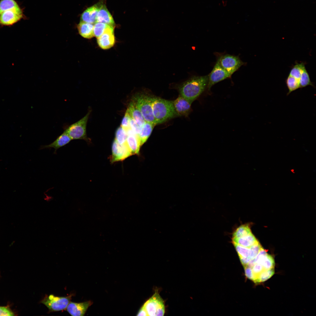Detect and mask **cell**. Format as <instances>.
Returning <instances> with one entry per match:
<instances>
[{"mask_svg":"<svg viewBox=\"0 0 316 316\" xmlns=\"http://www.w3.org/2000/svg\"><path fill=\"white\" fill-rule=\"evenodd\" d=\"M208 81V75L191 77L178 85L180 95L192 104L207 89Z\"/></svg>","mask_w":316,"mask_h":316,"instance_id":"obj_1","label":"cell"},{"mask_svg":"<svg viewBox=\"0 0 316 316\" xmlns=\"http://www.w3.org/2000/svg\"><path fill=\"white\" fill-rule=\"evenodd\" d=\"M23 17V11L15 0L0 1V25H11Z\"/></svg>","mask_w":316,"mask_h":316,"instance_id":"obj_2","label":"cell"},{"mask_svg":"<svg viewBox=\"0 0 316 316\" xmlns=\"http://www.w3.org/2000/svg\"><path fill=\"white\" fill-rule=\"evenodd\" d=\"M152 106L156 124L163 123L177 115L172 101L153 96Z\"/></svg>","mask_w":316,"mask_h":316,"instance_id":"obj_3","label":"cell"},{"mask_svg":"<svg viewBox=\"0 0 316 316\" xmlns=\"http://www.w3.org/2000/svg\"><path fill=\"white\" fill-rule=\"evenodd\" d=\"M153 97L145 92H139L132 96L131 101L140 110L145 122L156 125L152 109Z\"/></svg>","mask_w":316,"mask_h":316,"instance_id":"obj_4","label":"cell"},{"mask_svg":"<svg viewBox=\"0 0 316 316\" xmlns=\"http://www.w3.org/2000/svg\"><path fill=\"white\" fill-rule=\"evenodd\" d=\"M91 111L89 108L86 115L80 120L71 125H65L64 126V130L67 133L72 140H83L88 144L91 143V140L87 135L86 127Z\"/></svg>","mask_w":316,"mask_h":316,"instance_id":"obj_5","label":"cell"},{"mask_svg":"<svg viewBox=\"0 0 316 316\" xmlns=\"http://www.w3.org/2000/svg\"><path fill=\"white\" fill-rule=\"evenodd\" d=\"M233 244L249 248L258 241L247 226L242 225L233 232L232 238Z\"/></svg>","mask_w":316,"mask_h":316,"instance_id":"obj_6","label":"cell"},{"mask_svg":"<svg viewBox=\"0 0 316 316\" xmlns=\"http://www.w3.org/2000/svg\"><path fill=\"white\" fill-rule=\"evenodd\" d=\"M72 295L67 296H58L53 294L46 295L40 303L45 305L49 312L64 310L71 301Z\"/></svg>","mask_w":316,"mask_h":316,"instance_id":"obj_7","label":"cell"},{"mask_svg":"<svg viewBox=\"0 0 316 316\" xmlns=\"http://www.w3.org/2000/svg\"><path fill=\"white\" fill-rule=\"evenodd\" d=\"M148 316H163L165 313L164 301L156 290L153 295L143 305Z\"/></svg>","mask_w":316,"mask_h":316,"instance_id":"obj_8","label":"cell"},{"mask_svg":"<svg viewBox=\"0 0 316 316\" xmlns=\"http://www.w3.org/2000/svg\"><path fill=\"white\" fill-rule=\"evenodd\" d=\"M217 59L221 66L231 76L245 63L238 56L228 54H220Z\"/></svg>","mask_w":316,"mask_h":316,"instance_id":"obj_9","label":"cell"},{"mask_svg":"<svg viewBox=\"0 0 316 316\" xmlns=\"http://www.w3.org/2000/svg\"><path fill=\"white\" fill-rule=\"evenodd\" d=\"M231 76L220 65L217 59L212 71L208 75V81L207 89V92H210L212 87L215 84Z\"/></svg>","mask_w":316,"mask_h":316,"instance_id":"obj_10","label":"cell"},{"mask_svg":"<svg viewBox=\"0 0 316 316\" xmlns=\"http://www.w3.org/2000/svg\"><path fill=\"white\" fill-rule=\"evenodd\" d=\"M112 154L109 157L112 163L123 160L132 155L126 143L121 145L114 139L111 147Z\"/></svg>","mask_w":316,"mask_h":316,"instance_id":"obj_11","label":"cell"},{"mask_svg":"<svg viewBox=\"0 0 316 316\" xmlns=\"http://www.w3.org/2000/svg\"><path fill=\"white\" fill-rule=\"evenodd\" d=\"M114 27L108 25L103 33L97 38V44L101 49H107L114 45L115 42L114 33Z\"/></svg>","mask_w":316,"mask_h":316,"instance_id":"obj_12","label":"cell"},{"mask_svg":"<svg viewBox=\"0 0 316 316\" xmlns=\"http://www.w3.org/2000/svg\"><path fill=\"white\" fill-rule=\"evenodd\" d=\"M92 304V302L90 300L79 303L70 301L66 310L72 316H84L88 307Z\"/></svg>","mask_w":316,"mask_h":316,"instance_id":"obj_13","label":"cell"},{"mask_svg":"<svg viewBox=\"0 0 316 316\" xmlns=\"http://www.w3.org/2000/svg\"><path fill=\"white\" fill-rule=\"evenodd\" d=\"M72 140L67 133L64 130L63 132L53 142L49 145L41 146L40 149L53 148L54 149V153L56 154L57 151L59 149L68 144Z\"/></svg>","mask_w":316,"mask_h":316,"instance_id":"obj_14","label":"cell"},{"mask_svg":"<svg viewBox=\"0 0 316 316\" xmlns=\"http://www.w3.org/2000/svg\"><path fill=\"white\" fill-rule=\"evenodd\" d=\"M177 115L187 116L191 109V104L188 101L180 95L172 101Z\"/></svg>","mask_w":316,"mask_h":316,"instance_id":"obj_15","label":"cell"},{"mask_svg":"<svg viewBox=\"0 0 316 316\" xmlns=\"http://www.w3.org/2000/svg\"><path fill=\"white\" fill-rule=\"evenodd\" d=\"M126 144L132 155L138 154L141 147L138 136L130 128L127 131Z\"/></svg>","mask_w":316,"mask_h":316,"instance_id":"obj_16","label":"cell"},{"mask_svg":"<svg viewBox=\"0 0 316 316\" xmlns=\"http://www.w3.org/2000/svg\"><path fill=\"white\" fill-rule=\"evenodd\" d=\"M102 4L100 2L86 9L82 14L81 21L93 24L96 23L97 15Z\"/></svg>","mask_w":316,"mask_h":316,"instance_id":"obj_17","label":"cell"},{"mask_svg":"<svg viewBox=\"0 0 316 316\" xmlns=\"http://www.w3.org/2000/svg\"><path fill=\"white\" fill-rule=\"evenodd\" d=\"M96 22L106 24L114 27L115 23L113 18L104 4H102L98 12Z\"/></svg>","mask_w":316,"mask_h":316,"instance_id":"obj_18","label":"cell"},{"mask_svg":"<svg viewBox=\"0 0 316 316\" xmlns=\"http://www.w3.org/2000/svg\"><path fill=\"white\" fill-rule=\"evenodd\" d=\"M126 111L130 117L140 126H142L145 122L141 112L132 102H130Z\"/></svg>","mask_w":316,"mask_h":316,"instance_id":"obj_19","label":"cell"},{"mask_svg":"<svg viewBox=\"0 0 316 316\" xmlns=\"http://www.w3.org/2000/svg\"><path fill=\"white\" fill-rule=\"evenodd\" d=\"M94 25L81 21L78 25L77 28L80 35L84 38L90 39L94 36Z\"/></svg>","mask_w":316,"mask_h":316,"instance_id":"obj_20","label":"cell"},{"mask_svg":"<svg viewBox=\"0 0 316 316\" xmlns=\"http://www.w3.org/2000/svg\"><path fill=\"white\" fill-rule=\"evenodd\" d=\"M155 125L154 124L145 122L142 126L140 133L138 135L141 146L146 141Z\"/></svg>","mask_w":316,"mask_h":316,"instance_id":"obj_21","label":"cell"},{"mask_svg":"<svg viewBox=\"0 0 316 316\" xmlns=\"http://www.w3.org/2000/svg\"><path fill=\"white\" fill-rule=\"evenodd\" d=\"M285 83L288 90L287 95H288L292 92L300 88L298 80L289 75L286 78Z\"/></svg>","mask_w":316,"mask_h":316,"instance_id":"obj_22","label":"cell"},{"mask_svg":"<svg viewBox=\"0 0 316 316\" xmlns=\"http://www.w3.org/2000/svg\"><path fill=\"white\" fill-rule=\"evenodd\" d=\"M305 63L303 62L299 63L296 61L295 65L291 68L289 75L294 77L299 80L303 70L305 68Z\"/></svg>","mask_w":316,"mask_h":316,"instance_id":"obj_23","label":"cell"},{"mask_svg":"<svg viewBox=\"0 0 316 316\" xmlns=\"http://www.w3.org/2000/svg\"><path fill=\"white\" fill-rule=\"evenodd\" d=\"M300 88L310 85L315 87L314 83L311 82L309 74L306 68L303 70L299 80Z\"/></svg>","mask_w":316,"mask_h":316,"instance_id":"obj_24","label":"cell"},{"mask_svg":"<svg viewBox=\"0 0 316 316\" xmlns=\"http://www.w3.org/2000/svg\"><path fill=\"white\" fill-rule=\"evenodd\" d=\"M127 136V131L120 126L116 131L114 139L120 144H124L126 143Z\"/></svg>","mask_w":316,"mask_h":316,"instance_id":"obj_25","label":"cell"},{"mask_svg":"<svg viewBox=\"0 0 316 316\" xmlns=\"http://www.w3.org/2000/svg\"><path fill=\"white\" fill-rule=\"evenodd\" d=\"M239 257H250L252 253L250 247H245L233 244Z\"/></svg>","mask_w":316,"mask_h":316,"instance_id":"obj_26","label":"cell"},{"mask_svg":"<svg viewBox=\"0 0 316 316\" xmlns=\"http://www.w3.org/2000/svg\"><path fill=\"white\" fill-rule=\"evenodd\" d=\"M260 265L265 270L274 268L275 262L273 257L267 254L263 259Z\"/></svg>","mask_w":316,"mask_h":316,"instance_id":"obj_27","label":"cell"},{"mask_svg":"<svg viewBox=\"0 0 316 316\" xmlns=\"http://www.w3.org/2000/svg\"><path fill=\"white\" fill-rule=\"evenodd\" d=\"M108 25L103 23L96 22L94 25L93 33L94 36L97 38L103 33Z\"/></svg>","mask_w":316,"mask_h":316,"instance_id":"obj_28","label":"cell"},{"mask_svg":"<svg viewBox=\"0 0 316 316\" xmlns=\"http://www.w3.org/2000/svg\"><path fill=\"white\" fill-rule=\"evenodd\" d=\"M274 268L266 270L259 275L257 283L264 282L270 278L274 274Z\"/></svg>","mask_w":316,"mask_h":316,"instance_id":"obj_29","label":"cell"},{"mask_svg":"<svg viewBox=\"0 0 316 316\" xmlns=\"http://www.w3.org/2000/svg\"><path fill=\"white\" fill-rule=\"evenodd\" d=\"M130 117L128 112L126 111L124 116L121 121V126L126 131L128 130L130 128Z\"/></svg>","mask_w":316,"mask_h":316,"instance_id":"obj_30","label":"cell"},{"mask_svg":"<svg viewBox=\"0 0 316 316\" xmlns=\"http://www.w3.org/2000/svg\"><path fill=\"white\" fill-rule=\"evenodd\" d=\"M130 129L138 136L141 130L142 126L138 125L137 123L131 117L130 120Z\"/></svg>","mask_w":316,"mask_h":316,"instance_id":"obj_31","label":"cell"},{"mask_svg":"<svg viewBox=\"0 0 316 316\" xmlns=\"http://www.w3.org/2000/svg\"><path fill=\"white\" fill-rule=\"evenodd\" d=\"M14 313L8 307L0 306V316H13Z\"/></svg>","mask_w":316,"mask_h":316,"instance_id":"obj_32","label":"cell"},{"mask_svg":"<svg viewBox=\"0 0 316 316\" xmlns=\"http://www.w3.org/2000/svg\"><path fill=\"white\" fill-rule=\"evenodd\" d=\"M244 267L246 277L253 281V275L252 268L247 266H245Z\"/></svg>","mask_w":316,"mask_h":316,"instance_id":"obj_33","label":"cell"},{"mask_svg":"<svg viewBox=\"0 0 316 316\" xmlns=\"http://www.w3.org/2000/svg\"><path fill=\"white\" fill-rule=\"evenodd\" d=\"M137 316H148V314L145 308L142 306L139 310Z\"/></svg>","mask_w":316,"mask_h":316,"instance_id":"obj_34","label":"cell"},{"mask_svg":"<svg viewBox=\"0 0 316 316\" xmlns=\"http://www.w3.org/2000/svg\"><path fill=\"white\" fill-rule=\"evenodd\" d=\"M240 261L243 266H247L250 261L251 260L249 258L239 257Z\"/></svg>","mask_w":316,"mask_h":316,"instance_id":"obj_35","label":"cell"}]
</instances>
